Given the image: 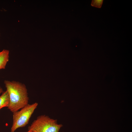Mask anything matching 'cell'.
<instances>
[{
	"mask_svg": "<svg viewBox=\"0 0 132 132\" xmlns=\"http://www.w3.org/2000/svg\"><path fill=\"white\" fill-rule=\"evenodd\" d=\"M4 83L10 99L8 108L11 111L13 112L17 111L28 104L27 90L24 84L7 80H5Z\"/></svg>",
	"mask_w": 132,
	"mask_h": 132,
	"instance_id": "1",
	"label": "cell"
},
{
	"mask_svg": "<svg viewBox=\"0 0 132 132\" xmlns=\"http://www.w3.org/2000/svg\"><path fill=\"white\" fill-rule=\"evenodd\" d=\"M63 125L57 123L56 120L45 115L39 116L28 128L32 132H59Z\"/></svg>",
	"mask_w": 132,
	"mask_h": 132,
	"instance_id": "2",
	"label": "cell"
},
{
	"mask_svg": "<svg viewBox=\"0 0 132 132\" xmlns=\"http://www.w3.org/2000/svg\"><path fill=\"white\" fill-rule=\"evenodd\" d=\"M38 105V103L36 102L31 104H28L20 110L13 112V122L11 128V132H14L18 128L25 127L28 123Z\"/></svg>",
	"mask_w": 132,
	"mask_h": 132,
	"instance_id": "3",
	"label": "cell"
},
{
	"mask_svg": "<svg viewBox=\"0 0 132 132\" xmlns=\"http://www.w3.org/2000/svg\"><path fill=\"white\" fill-rule=\"evenodd\" d=\"M9 51L3 49L0 52V70L5 68L9 59Z\"/></svg>",
	"mask_w": 132,
	"mask_h": 132,
	"instance_id": "4",
	"label": "cell"
},
{
	"mask_svg": "<svg viewBox=\"0 0 132 132\" xmlns=\"http://www.w3.org/2000/svg\"><path fill=\"white\" fill-rule=\"evenodd\" d=\"M10 103L9 96L7 91L3 92L0 96V110L4 107H9Z\"/></svg>",
	"mask_w": 132,
	"mask_h": 132,
	"instance_id": "5",
	"label": "cell"
},
{
	"mask_svg": "<svg viewBox=\"0 0 132 132\" xmlns=\"http://www.w3.org/2000/svg\"><path fill=\"white\" fill-rule=\"evenodd\" d=\"M103 1V0H92L91 5L94 7L100 8L102 6Z\"/></svg>",
	"mask_w": 132,
	"mask_h": 132,
	"instance_id": "6",
	"label": "cell"
},
{
	"mask_svg": "<svg viewBox=\"0 0 132 132\" xmlns=\"http://www.w3.org/2000/svg\"><path fill=\"white\" fill-rule=\"evenodd\" d=\"M3 92V90L1 87L0 86V94Z\"/></svg>",
	"mask_w": 132,
	"mask_h": 132,
	"instance_id": "7",
	"label": "cell"
},
{
	"mask_svg": "<svg viewBox=\"0 0 132 132\" xmlns=\"http://www.w3.org/2000/svg\"><path fill=\"white\" fill-rule=\"evenodd\" d=\"M32 132L30 131H28L27 132Z\"/></svg>",
	"mask_w": 132,
	"mask_h": 132,
	"instance_id": "8",
	"label": "cell"
}]
</instances>
